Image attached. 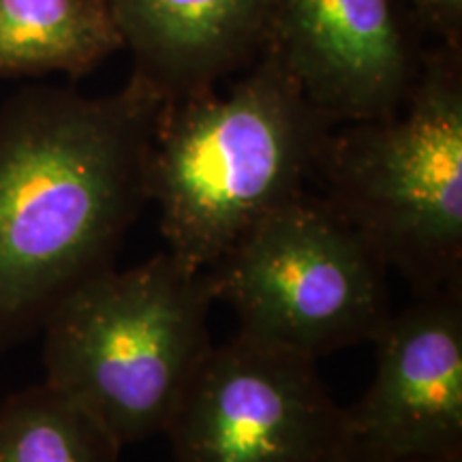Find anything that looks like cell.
Returning a JSON list of instances; mask_svg holds the SVG:
<instances>
[{
    "mask_svg": "<svg viewBox=\"0 0 462 462\" xmlns=\"http://www.w3.org/2000/svg\"><path fill=\"white\" fill-rule=\"evenodd\" d=\"M315 180L415 296L462 291V48L426 51L394 116L334 126Z\"/></svg>",
    "mask_w": 462,
    "mask_h": 462,
    "instance_id": "cell-3",
    "label": "cell"
},
{
    "mask_svg": "<svg viewBox=\"0 0 462 462\" xmlns=\"http://www.w3.org/2000/svg\"><path fill=\"white\" fill-rule=\"evenodd\" d=\"M120 50L107 0H0V78L78 79Z\"/></svg>",
    "mask_w": 462,
    "mask_h": 462,
    "instance_id": "cell-10",
    "label": "cell"
},
{
    "mask_svg": "<svg viewBox=\"0 0 462 462\" xmlns=\"http://www.w3.org/2000/svg\"><path fill=\"white\" fill-rule=\"evenodd\" d=\"M337 462H456V460H437V458H415V456H394V454H383L374 452V449L356 446L351 443V448L340 456Z\"/></svg>",
    "mask_w": 462,
    "mask_h": 462,
    "instance_id": "cell-13",
    "label": "cell"
},
{
    "mask_svg": "<svg viewBox=\"0 0 462 462\" xmlns=\"http://www.w3.org/2000/svg\"><path fill=\"white\" fill-rule=\"evenodd\" d=\"M210 270L170 251L82 282L43 323L45 383L84 407L120 446L165 432L212 349Z\"/></svg>",
    "mask_w": 462,
    "mask_h": 462,
    "instance_id": "cell-4",
    "label": "cell"
},
{
    "mask_svg": "<svg viewBox=\"0 0 462 462\" xmlns=\"http://www.w3.org/2000/svg\"><path fill=\"white\" fill-rule=\"evenodd\" d=\"M165 435L176 462H337L351 448L317 360L242 334L212 345Z\"/></svg>",
    "mask_w": 462,
    "mask_h": 462,
    "instance_id": "cell-6",
    "label": "cell"
},
{
    "mask_svg": "<svg viewBox=\"0 0 462 462\" xmlns=\"http://www.w3.org/2000/svg\"><path fill=\"white\" fill-rule=\"evenodd\" d=\"M373 345L371 388L345 409L351 443L462 462V291L418 298L392 313Z\"/></svg>",
    "mask_w": 462,
    "mask_h": 462,
    "instance_id": "cell-8",
    "label": "cell"
},
{
    "mask_svg": "<svg viewBox=\"0 0 462 462\" xmlns=\"http://www.w3.org/2000/svg\"><path fill=\"white\" fill-rule=\"evenodd\" d=\"M426 31L452 48H462V0H402Z\"/></svg>",
    "mask_w": 462,
    "mask_h": 462,
    "instance_id": "cell-12",
    "label": "cell"
},
{
    "mask_svg": "<svg viewBox=\"0 0 462 462\" xmlns=\"http://www.w3.org/2000/svg\"><path fill=\"white\" fill-rule=\"evenodd\" d=\"M332 129L268 50L227 92L215 86L167 101L148 161L167 251L210 270L263 217L309 190Z\"/></svg>",
    "mask_w": 462,
    "mask_h": 462,
    "instance_id": "cell-2",
    "label": "cell"
},
{
    "mask_svg": "<svg viewBox=\"0 0 462 462\" xmlns=\"http://www.w3.org/2000/svg\"><path fill=\"white\" fill-rule=\"evenodd\" d=\"M276 0H107L133 78L178 101L245 71L268 45Z\"/></svg>",
    "mask_w": 462,
    "mask_h": 462,
    "instance_id": "cell-9",
    "label": "cell"
},
{
    "mask_svg": "<svg viewBox=\"0 0 462 462\" xmlns=\"http://www.w3.org/2000/svg\"><path fill=\"white\" fill-rule=\"evenodd\" d=\"M265 50L334 126L394 116L424 56L402 0H276Z\"/></svg>",
    "mask_w": 462,
    "mask_h": 462,
    "instance_id": "cell-7",
    "label": "cell"
},
{
    "mask_svg": "<svg viewBox=\"0 0 462 462\" xmlns=\"http://www.w3.org/2000/svg\"><path fill=\"white\" fill-rule=\"evenodd\" d=\"M165 99L131 75L112 95L31 86L0 106V351L112 268L150 204L148 161Z\"/></svg>",
    "mask_w": 462,
    "mask_h": 462,
    "instance_id": "cell-1",
    "label": "cell"
},
{
    "mask_svg": "<svg viewBox=\"0 0 462 462\" xmlns=\"http://www.w3.org/2000/svg\"><path fill=\"white\" fill-rule=\"evenodd\" d=\"M210 273L238 334L310 360L373 343L392 315L388 268L310 190L263 217Z\"/></svg>",
    "mask_w": 462,
    "mask_h": 462,
    "instance_id": "cell-5",
    "label": "cell"
},
{
    "mask_svg": "<svg viewBox=\"0 0 462 462\" xmlns=\"http://www.w3.org/2000/svg\"><path fill=\"white\" fill-rule=\"evenodd\" d=\"M120 452L101 421L45 381L0 402V462H120Z\"/></svg>",
    "mask_w": 462,
    "mask_h": 462,
    "instance_id": "cell-11",
    "label": "cell"
}]
</instances>
